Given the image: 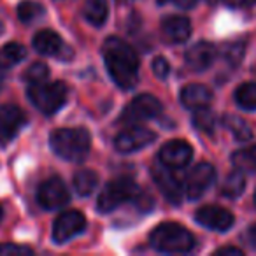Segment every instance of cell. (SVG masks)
Segmentation results:
<instances>
[{"label": "cell", "mask_w": 256, "mask_h": 256, "mask_svg": "<svg viewBox=\"0 0 256 256\" xmlns=\"http://www.w3.org/2000/svg\"><path fill=\"white\" fill-rule=\"evenodd\" d=\"M110 79L121 90H130L139 81V58L132 46L120 37H109L102 48Z\"/></svg>", "instance_id": "cell-1"}, {"label": "cell", "mask_w": 256, "mask_h": 256, "mask_svg": "<svg viewBox=\"0 0 256 256\" xmlns=\"http://www.w3.org/2000/svg\"><path fill=\"white\" fill-rule=\"evenodd\" d=\"M50 144L64 160L82 162L90 153L92 136L86 128H58L51 134Z\"/></svg>", "instance_id": "cell-2"}, {"label": "cell", "mask_w": 256, "mask_h": 256, "mask_svg": "<svg viewBox=\"0 0 256 256\" xmlns=\"http://www.w3.org/2000/svg\"><path fill=\"white\" fill-rule=\"evenodd\" d=\"M150 242L160 252H188L195 248V237L179 223H162L150 234Z\"/></svg>", "instance_id": "cell-3"}, {"label": "cell", "mask_w": 256, "mask_h": 256, "mask_svg": "<svg viewBox=\"0 0 256 256\" xmlns=\"http://www.w3.org/2000/svg\"><path fill=\"white\" fill-rule=\"evenodd\" d=\"M68 90L67 84L62 81L56 82H39V84H32V88L28 90V98L40 112L44 114H54L58 109L64 107V104L67 102Z\"/></svg>", "instance_id": "cell-4"}, {"label": "cell", "mask_w": 256, "mask_h": 256, "mask_svg": "<svg viewBox=\"0 0 256 256\" xmlns=\"http://www.w3.org/2000/svg\"><path fill=\"white\" fill-rule=\"evenodd\" d=\"M140 196V190L130 178H118L114 181L107 182V186L102 190L96 202V209L100 212L107 214L110 210L118 209L128 200H136Z\"/></svg>", "instance_id": "cell-5"}, {"label": "cell", "mask_w": 256, "mask_h": 256, "mask_svg": "<svg viewBox=\"0 0 256 256\" xmlns=\"http://www.w3.org/2000/svg\"><path fill=\"white\" fill-rule=\"evenodd\" d=\"M162 110H164L162 102L158 98H154L153 95H139L128 104V107H124L120 121L128 124L139 123V121L158 118L162 114Z\"/></svg>", "instance_id": "cell-6"}, {"label": "cell", "mask_w": 256, "mask_h": 256, "mask_svg": "<svg viewBox=\"0 0 256 256\" xmlns=\"http://www.w3.org/2000/svg\"><path fill=\"white\" fill-rule=\"evenodd\" d=\"M154 139H156V136H154V132H151L150 128L128 126L116 136L114 146L120 153H134V151H139L142 148L150 146Z\"/></svg>", "instance_id": "cell-7"}, {"label": "cell", "mask_w": 256, "mask_h": 256, "mask_svg": "<svg viewBox=\"0 0 256 256\" xmlns=\"http://www.w3.org/2000/svg\"><path fill=\"white\" fill-rule=\"evenodd\" d=\"M25 124L26 114L18 106L8 104L0 107V144L6 146L11 142Z\"/></svg>", "instance_id": "cell-8"}, {"label": "cell", "mask_w": 256, "mask_h": 256, "mask_svg": "<svg viewBox=\"0 0 256 256\" xmlns=\"http://www.w3.org/2000/svg\"><path fill=\"white\" fill-rule=\"evenodd\" d=\"M86 228V220L79 210H67L60 214L53 224V240L56 244H65Z\"/></svg>", "instance_id": "cell-9"}, {"label": "cell", "mask_w": 256, "mask_h": 256, "mask_svg": "<svg viewBox=\"0 0 256 256\" xmlns=\"http://www.w3.org/2000/svg\"><path fill=\"white\" fill-rule=\"evenodd\" d=\"M216 181V170L210 164H198L186 178V196L196 200L210 188Z\"/></svg>", "instance_id": "cell-10"}, {"label": "cell", "mask_w": 256, "mask_h": 256, "mask_svg": "<svg viewBox=\"0 0 256 256\" xmlns=\"http://www.w3.org/2000/svg\"><path fill=\"white\" fill-rule=\"evenodd\" d=\"M37 200L44 209H58V207H64L68 202V192L67 186L64 184V181L58 178H50L48 181H44L39 186V192H37Z\"/></svg>", "instance_id": "cell-11"}, {"label": "cell", "mask_w": 256, "mask_h": 256, "mask_svg": "<svg viewBox=\"0 0 256 256\" xmlns=\"http://www.w3.org/2000/svg\"><path fill=\"white\" fill-rule=\"evenodd\" d=\"M196 223L202 226L209 228V230L216 232H226L234 224V214L230 210L223 209L220 206H204L195 212Z\"/></svg>", "instance_id": "cell-12"}, {"label": "cell", "mask_w": 256, "mask_h": 256, "mask_svg": "<svg viewBox=\"0 0 256 256\" xmlns=\"http://www.w3.org/2000/svg\"><path fill=\"white\" fill-rule=\"evenodd\" d=\"M193 148L186 140H168L160 150V162L168 168H182L192 162Z\"/></svg>", "instance_id": "cell-13"}, {"label": "cell", "mask_w": 256, "mask_h": 256, "mask_svg": "<svg viewBox=\"0 0 256 256\" xmlns=\"http://www.w3.org/2000/svg\"><path fill=\"white\" fill-rule=\"evenodd\" d=\"M151 174H153L154 182H156V186L160 188V192L164 193L165 198L170 204L178 206L182 196V188H181L179 179L174 176V172L168 170V167L165 168V167H162V165H158V167H153Z\"/></svg>", "instance_id": "cell-14"}, {"label": "cell", "mask_w": 256, "mask_h": 256, "mask_svg": "<svg viewBox=\"0 0 256 256\" xmlns=\"http://www.w3.org/2000/svg\"><path fill=\"white\" fill-rule=\"evenodd\" d=\"M214 58H216V48H214V44L207 42V40L196 42L184 54L186 65L195 72H202L206 68H209L212 65Z\"/></svg>", "instance_id": "cell-15"}, {"label": "cell", "mask_w": 256, "mask_h": 256, "mask_svg": "<svg viewBox=\"0 0 256 256\" xmlns=\"http://www.w3.org/2000/svg\"><path fill=\"white\" fill-rule=\"evenodd\" d=\"M162 32L167 40L174 44L186 42L192 36V23L184 16H167L162 22Z\"/></svg>", "instance_id": "cell-16"}, {"label": "cell", "mask_w": 256, "mask_h": 256, "mask_svg": "<svg viewBox=\"0 0 256 256\" xmlns=\"http://www.w3.org/2000/svg\"><path fill=\"white\" fill-rule=\"evenodd\" d=\"M210 100H212V92L204 84H188L181 92L182 106L192 110L209 107Z\"/></svg>", "instance_id": "cell-17"}, {"label": "cell", "mask_w": 256, "mask_h": 256, "mask_svg": "<svg viewBox=\"0 0 256 256\" xmlns=\"http://www.w3.org/2000/svg\"><path fill=\"white\" fill-rule=\"evenodd\" d=\"M34 48H36V51H39L40 54H46V56H60L65 44L56 32H53V30H40L34 37Z\"/></svg>", "instance_id": "cell-18"}, {"label": "cell", "mask_w": 256, "mask_h": 256, "mask_svg": "<svg viewBox=\"0 0 256 256\" xmlns=\"http://www.w3.org/2000/svg\"><path fill=\"white\" fill-rule=\"evenodd\" d=\"M84 20L93 26H102L109 16V6L106 0H88L82 9Z\"/></svg>", "instance_id": "cell-19"}, {"label": "cell", "mask_w": 256, "mask_h": 256, "mask_svg": "<svg viewBox=\"0 0 256 256\" xmlns=\"http://www.w3.org/2000/svg\"><path fill=\"white\" fill-rule=\"evenodd\" d=\"M98 184V176L93 170L86 168V170H79L74 176V190L78 192V195L86 196L93 192Z\"/></svg>", "instance_id": "cell-20"}, {"label": "cell", "mask_w": 256, "mask_h": 256, "mask_svg": "<svg viewBox=\"0 0 256 256\" xmlns=\"http://www.w3.org/2000/svg\"><path fill=\"white\" fill-rule=\"evenodd\" d=\"M244 186H246L244 172L235 168L226 178L223 188H221V193H223L224 196H228V198H237V196H240L242 192H244Z\"/></svg>", "instance_id": "cell-21"}, {"label": "cell", "mask_w": 256, "mask_h": 256, "mask_svg": "<svg viewBox=\"0 0 256 256\" xmlns=\"http://www.w3.org/2000/svg\"><path fill=\"white\" fill-rule=\"evenodd\" d=\"M234 162L235 168L242 172H254L256 170V146L244 148V150L234 153Z\"/></svg>", "instance_id": "cell-22"}, {"label": "cell", "mask_w": 256, "mask_h": 256, "mask_svg": "<svg viewBox=\"0 0 256 256\" xmlns=\"http://www.w3.org/2000/svg\"><path fill=\"white\" fill-rule=\"evenodd\" d=\"M26 56V50L18 42H8L0 53V65L2 67H12V65L20 64L23 58Z\"/></svg>", "instance_id": "cell-23"}, {"label": "cell", "mask_w": 256, "mask_h": 256, "mask_svg": "<svg viewBox=\"0 0 256 256\" xmlns=\"http://www.w3.org/2000/svg\"><path fill=\"white\" fill-rule=\"evenodd\" d=\"M235 100H237L238 107L246 110H254L256 109V84L254 82H244L237 88L235 92Z\"/></svg>", "instance_id": "cell-24"}, {"label": "cell", "mask_w": 256, "mask_h": 256, "mask_svg": "<svg viewBox=\"0 0 256 256\" xmlns=\"http://www.w3.org/2000/svg\"><path fill=\"white\" fill-rule=\"evenodd\" d=\"M44 8L39 2H34V0H23L22 4L18 6V18L23 23H32L37 22L40 16L44 14Z\"/></svg>", "instance_id": "cell-25"}, {"label": "cell", "mask_w": 256, "mask_h": 256, "mask_svg": "<svg viewBox=\"0 0 256 256\" xmlns=\"http://www.w3.org/2000/svg\"><path fill=\"white\" fill-rule=\"evenodd\" d=\"M224 123H226L228 130H230V132L234 134V137H235L237 140L244 142V140L252 139L251 126H249V124L246 123V121L242 120V118H237V116H226Z\"/></svg>", "instance_id": "cell-26"}, {"label": "cell", "mask_w": 256, "mask_h": 256, "mask_svg": "<svg viewBox=\"0 0 256 256\" xmlns=\"http://www.w3.org/2000/svg\"><path fill=\"white\" fill-rule=\"evenodd\" d=\"M193 124L198 128L200 132L212 134L214 132V114L210 112L207 107H204V109H196L195 116H193Z\"/></svg>", "instance_id": "cell-27"}, {"label": "cell", "mask_w": 256, "mask_h": 256, "mask_svg": "<svg viewBox=\"0 0 256 256\" xmlns=\"http://www.w3.org/2000/svg\"><path fill=\"white\" fill-rule=\"evenodd\" d=\"M48 76H50V68H48V65L46 64H40V62H37V64L30 65V67L26 68V72H25V81H28L30 84H39V82L46 81Z\"/></svg>", "instance_id": "cell-28"}, {"label": "cell", "mask_w": 256, "mask_h": 256, "mask_svg": "<svg viewBox=\"0 0 256 256\" xmlns=\"http://www.w3.org/2000/svg\"><path fill=\"white\" fill-rule=\"evenodd\" d=\"M244 51H246V44L242 40H235V42H228L224 44L223 48V56L226 62L230 64L237 65L242 62V56H244Z\"/></svg>", "instance_id": "cell-29"}, {"label": "cell", "mask_w": 256, "mask_h": 256, "mask_svg": "<svg viewBox=\"0 0 256 256\" xmlns=\"http://www.w3.org/2000/svg\"><path fill=\"white\" fill-rule=\"evenodd\" d=\"M32 249L26 246H16V244H0V256H30Z\"/></svg>", "instance_id": "cell-30"}, {"label": "cell", "mask_w": 256, "mask_h": 256, "mask_svg": "<svg viewBox=\"0 0 256 256\" xmlns=\"http://www.w3.org/2000/svg\"><path fill=\"white\" fill-rule=\"evenodd\" d=\"M168 70H170V65H168V62L165 60V58H162V56L154 58V62H153V72L158 76V78L165 79V78H167V74H168Z\"/></svg>", "instance_id": "cell-31"}, {"label": "cell", "mask_w": 256, "mask_h": 256, "mask_svg": "<svg viewBox=\"0 0 256 256\" xmlns=\"http://www.w3.org/2000/svg\"><path fill=\"white\" fill-rule=\"evenodd\" d=\"M158 2H160V4H172L181 9H192L193 6L196 4V0H158Z\"/></svg>", "instance_id": "cell-32"}, {"label": "cell", "mask_w": 256, "mask_h": 256, "mask_svg": "<svg viewBox=\"0 0 256 256\" xmlns=\"http://www.w3.org/2000/svg\"><path fill=\"white\" fill-rule=\"evenodd\" d=\"M216 254H224V256H242V249L238 248H220L216 249Z\"/></svg>", "instance_id": "cell-33"}, {"label": "cell", "mask_w": 256, "mask_h": 256, "mask_svg": "<svg viewBox=\"0 0 256 256\" xmlns=\"http://www.w3.org/2000/svg\"><path fill=\"white\" fill-rule=\"evenodd\" d=\"M230 8H248V6L254 4L256 0H224Z\"/></svg>", "instance_id": "cell-34"}, {"label": "cell", "mask_w": 256, "mask_h": 256, "mask_svg": "<svg viewBox=\"0 0 256 256\" xmlns=\"http://www.w3.org/2000/svg\"><path fill=\"white\" fill-rule=\"evenodd\" d=\"M249 237H251L252 242H256V224H252L251 230H249Z\"/></svg>", "instance_id": "cell-35"}, {"label": "cell", "mask_w": 256, "mask_h": 256, "mask_svg": "<svg viewBox=\"0 0 256 256\" xmlns=\"http://www.w3.org/2000/svg\"><path fill=\"white\" fill-rule=\"evenodd\" d=\"M2 30H4V23L0 22V32H2Z\"/></svg>", "instance_id": "cell-36"}, {"label": "cell", "mask_w": 256, "mask_h": 256, "mask_svg": "<svg viewBox=\"0 0 256 256\" xmlns=\"http://www.w3.org/2000/svg\"><path fill=\"white\" fill-rule=\"evenodd\" d=\"M0 220H2V207H0Z\"/></svg>", "instance_id": "cell-37"}, {"label": "cell", "mask_w": 256, "mask_h": 256, "mask_svg": "<svg viewBox=\"0 0 256 256\" xmlns=\"http://www.w3.org/2000/svg\"><path fill=\"white\" fill-rule=\"evenodd\" d=\"M254 206H256V193H254Z\"/></svg>", "instance_id": "cell-38"}, {"label": "cell", "mask_w": 256, "mask_h": 256, "mask_svg": "<svg viewBox=\"0 0 256 256\" xmlns=\"http://www.w3.org/2000/svg\"><path fill=\"white\" fill-rule=\"evenodd\" d=\"M209 2H214V0H209Z\"/></svg>", "instance_id": "cell-39"}, {"label": "cell", "mask_w": 256, "mask_h": 256, "mask_svg": "<svg viewBox=\"0 0 256 256\" xmlns=\"http://www.w3.org/2000/svg\"><path fill=\"white\" fill-rule=\"evenodd\" d=\"M0 67H2V65H0Z\"/></svg>", "instance_id": "cell-40"}]
</instances>
